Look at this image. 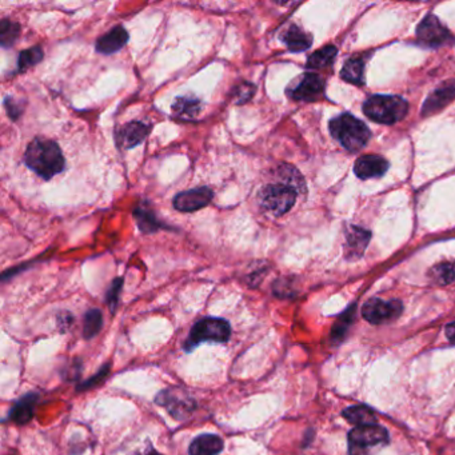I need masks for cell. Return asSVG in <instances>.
Here are the masks:
<instances>
[{"mask_svg": "<svg viewBox=\"0 0 455 455\" xmlns=\"http://www.w3.org/2000/svg\"><path fill=\"white\" fill-rule=\"evenodd\" d=\"M24 163L35 174L48 180L64 170V156L61 147L53 140L36 138L24 153Z\"/></svg>", "mask_w": 455, "mask_h": 455, "instance_id": "cell-1", "label": "cell"}, {"mask_svg": "<svg viewBox=\"0 0 455 455\" xmlns=\"http://www.w3.org/2000/svg\"><path fill=\"white\" fill-rule=\"evenodd\" d=\"M330 133L346 150L355 153L367 145L372 133L362 121L350 114H342L330 122Z\"/></svg>", "mask_w": 455, "mask_h": 455, "instance_id": "cell-2", "label": "cell"}, {"mask_svg": "<svg viewBox=\"0 0 455 455\" xmlns=\"http://www.w3.org/2000/svg\"><path fill=\"white\" fill-rule=\"evenodd\" d=\"M407 111L409 104L399 96L374 95L363 104V113L377 123H397L404 119Z\"/></svg>", "mask_w": 455, "mask_h": 455, "instance_id": "cell-3", "label": "cell"}, {"mask_svg": "<svg viewBox=\"0 0 455 455\" xmlns=\"http://www.w3.org/2000/svg\"><path fill=\"white\" fill-rule=\"evenodd\" d=\"M387 430L379 424L357 426L349 433L350 455H372L377 449L389 445Z\"/></svg>", "mask_w": 455, "mask_h": 455, "instance_id": "cell-4", "label": "cell"}, {"mask_svg": "<svg viewBox=\"0 0 455 455\" xmlns=\"http://www.w3.org/2000/svg\"><path fill=\"white\" fill-rule=\"evenodd\" d=\"M230 335L231 327L228 321L220 318H205L193 327L190 337L185 343V350L191 352L202 342L225 343L230 339Z\"/></svg>", "mask_w": 455, "mask_h": 455, "instance_id": "cell-5", "label": "cell"}, {"mask_svg": "<svg viewBox=\"0 0 455 455\" xmlns=\"http://www.w3.org/2000/svg\"><path fill=\"white\" fill-rule=\"evenodd\" d=\"M298 191L295 188L285 183H274L263 187L259 194V200L262 207L269 211L270 214L280 217L294 206L297 200Z\"/></svg>", "mask_w": 455, "mask_h": 455, "instance_id": "cell-6", "label": "cell"}, {"mask_svg": "<svg viewBox=\"0 0 455 455\" xmlns=\"http://www.w3.org/2000/svg\"><path fill=\"white\" fill-rule=\"evenodd\" d=\"M404 305L399 300H383L372 298L362 307V317L372 324H383L393 322L402 314Z\"/></svg>", "mask_w": 455, "mask_h": 455, "instance_id": "cell-7", "label": "cell"}, {"mask_svg": "<svg viewBox=\"0 0 455 455\" xmlns=\"http://www.w3.org/2000/svg\"><path fill=\"white\" fill-rule=\"evenodd\" d=\"M416 39L426 47L436 48L451 39L450 31L434 15H427L416 29Z\"/></svg>", "mask_w": 455, "mask_h": 455, "instance_id": "cell-8", "label": "cell"}, {"mask_svg": "<svg viewBox=\"0 0 455 455\" xmlns=\"http://www.w3.org/2000/svg\"><path fill=\"white\" fill-rule=\"evenodd\" d=\"M156 404H162L175 419H185L195 409V402L180 389H168L159 394Z\"/></svg>", "mask_w": 455, "mask_h": 455, "instance_id": "cell-9", "label": "cell"}, {"mask_svg": "<svg viewBox=\"0 0 455 455\" xmlns=\"http://www.w3.org/2000/svg\"><path fill=\"white\" fill-rule=\"evenodd\" d=\"M324 91V82L317 73H303L295 86L289 90L290 98L300 102H314L319 99Z\"/></svg>", "mask_w": 455, "mask_h": 455, "instance_id": "cell-10", "label": "cell"}, {"mask_svg": "<svg viewBox=\"0 0 455 455\" xmlns=\"http://www.w3.org/2000/svg\"><path fill=\"white\" fill-rule=\"evenodd\" d=\"M214 198L213 190L208 187H198L194 190H188L179 193L173 203L178 211L182 213H194L203 207H206Z\"/></svg>", "mask_w": 455, "mask_h": 455, "instance_id": "cell-11", "label": "cell"}, {"mask_svg": "<svg viewBox=\"0 0 455 455\" xmlns=\"http://www.w3.org/2000/svg\"><path fill=\"white\" fill-rule=\"evenodd\" d=\"M151 127L143 122H130L122 126L116 133V143L121 148H133L140 145L147 135L150 134Z\"/></svg>", "mask_w": 455, "mask_h": 455, "instance_id": "cell-12", "label": "cell"}, {"mask_svg": "<svg viewBox=\"0 0 455 455\" xmlns=\"http://www.w3.org/2000/svg\"><path fill=\"white\" fill-rule=\"evenodd\" d=\"M389 168V162L379 155H363L355 162V175L361 179H372L384 175Z\"/></svg>", "mask_w": 455, "mask_h": 455, "instance_id": "cell-13", "label": "cell"}, {"mask_svg": "<svg viewBox=\"0 0 455 455\" xmlns=\"http://www.w3.org/2000/svg\"><path fill=\"white\" fill-rule=\"evenodd\" d=\"M128 41V32L122 26H116L113 30L104 34L96 41V51L106 55H111L114 52L122 50Z\"/></svg>", "mask_w": 455, "mask_h": 455, "instance_id": "cell-14", "label": "cell"}, {"mask_svg": "<svg viewBox=\"0 0 455 455\" xmlns=\"http://www.w3.org/2000/svg\"><path fill=\"white\" fill-rule=\"evenodd\" d=\"M39 397L36 394H27L21 398L16 404L11 407L9 419L18 424L30 422L35 414V406L38 404Z\"/></svg>", "mask_w": 455, "mask_h": 455, "instance_id": "cell-15", "label": "cell"}, {"mask_svg": "<svg viewBox=\"0 0 455 455\" xmlns=\"http://www.w3.org/2000/svg\"><path fill=\"white\" fill-rule=\"evenodd\" d=\"M453 98H455V81L442 84L427 98L424 106V115L431 114L436 110L445 107Z\"/></svg>", "mask_w": 455, "mask_h": 455, "instance_id": "cell-16", "label": "cell"}, {"mask_svg": "<svg viewBox=\"0 0 455 455\" xmlns=\"http://www.w3.org/2000/svg\"><path fill=\"white\" fill-rule=\"evenodd\" d=\"M282 41L287 46L290 51L302 52L310 48L312 36L309 32L302 30L298 26L291 24L289 29L283 32Z\"/></svg>", "mask_w": 455, "mask_h": 455, "instance_id": "cell-17", "label": "cell"}, {"mask_svg": "<svg viewBox=\"0 0 455 455\" xmlns=\"http://www.w3.org/2000/svg\"><path fill=\"white\" fill-rule=\"evenodd\" d=\"M223 441L214 434H203L197 436L191 445L190 455H218L223 450Z\"/></svg>", "mask_w": 455, "mask_h": 455, "instance_id": "cell-18", "label": "cell"}, {"mask_svg": "<svg viewBox=\"0 0 455 455\" xmlns=\"http://www.w3.org/2000/svg\"><path fill=\"white\" fill-rule=\"evenodd\" d=\"M370 240V232L361 228H347L346 231V251L350 257H361Z\"/></svg>", "mask_w": 455, "mask_h": 455, "instance_id": "cell-19", "label": "cell"}, {"mask_svg": "<svg viewBox=\"0 0 455 455\" xmlns=\"http://www.w3.org/2000/svg\"><path fill=\"white\" fill-rule=\"evenodd\" d=\"M173 114L178 119H183V121H193L197 118L198 114L202 110V104L200 101L193 96H179L176 98L175 102L171 107Z\"/></svg>", "mask_w": 455, "mask_h": 455, "instance_id": "cell-20", "label": "cell"}, {"mask_svg": "<svg viewBox=\"0 0 455 455\" xmlns=\"http://www.w3.org/2000/svg\"><path fill=\"white\" fill-rule=\"evenodd\" d=\"M134 217L138 223V228L142 232H155L163 228L160 220L156 218L154 211L147 205H139L135 208Z\"/></svg>", "mask_w": 455, "mask_h": 455, "instance_id": "cell-21", "label": "cell"}, {"mask_svg": "<svg viewBox=\"0 0 455 455\" xmlns=\"http://www.w3.org/2000/svg\"><path fill=\"white\" fill-rule=\"evenodd\" d=\"M343 416L352 424L366 426V424H377V416L370 407L358 404L347 407L343 411Z\"/></svg>", "mask_w": 455, "mask_h": 455, "instance_id": "cell-22", "label": "cell"}, {"mask_svg": "<svg viewBox=\"0 0 455 455\" xmlns=\"http://www.w3.org/2000/svg\"><path fill=\"white\" fill-rule=\"evenodd\" d=\"M363 71H364V62H363L362 58L355 56V58H352L344 63L341 71L342 79L346 82L361 86L364 81Z\"/></svg>", "mask_w": 455, "mask_h": 455, "instance_id": "cell-23", "label": "cell"}, {"mask_svg": "<svg viewBox=\"0 0 455 455\" xmlns=\"http://www.w3.org/2000/svg\"><path fill=\"white\" fill-rule=\"evenodd\" d=\"M337 52L338 51H337V48L334 46L323 47L321 50L314 52L312 55L309 56L307 67L311 68V70H319V68L329 67L335 61Z\"/></svg>", "mask_w": 455, "mask_h": 455, "instance_id": "cell-24", "label": "cell"}, {"mask_svg": "<svg viewBox=\"0 0 455 455\" xmlns=\"http://www.w3.org/2000/svg\"><path fill=\"white\" fill-rule=\"evenodd\" d=\"M103 327V315L102 311L98 309H91L87 311L84 315V324H83V337L86 339H91L95 335L99 334V331Z\"/></svg>", "mask_w": 455, "mask_h": 455, "instance_id": "cell-25", "label": "cell"}, {"mask_svg": "<svg viewBox=\"0 0 455 455\" xmlns=\"http://www.w3.org/2000/svg\"><path fill=\"white\" fill-rule=\"evenodd\" d=\"M21 35V26L16 21L3 19L0 21V44L1 47H11Z\"/></svg>", "mask_w": 455, "mask_h": 455, "instance_id": "cell-26", "label": "cell"}, {"mask_svg": "<svg viewBox=\"0 0 455 455\" xmlns=\"http://www.w3.org/2000/svg\"><path fill=\"white\" fill-rule=\"evenodd\" d=\"M430 277L438 285H449L455 280V266L449 262L439 263L431 269Z\"/></svg>", "mask_w": 455, "mask_h": 455, "instance_id": "cell-27", "label": "cell"}, {"mask_svg": "<svg viewBox=\"0 0 455 455\" xmlns=\"http://www.w3.org/2000/svg\"><path fill=\"white\" fill-rule=\"evenodd\" d=\"M44 53L41 51V47L36 46V47H32L29 50H24L21 52L19 58H18V70L23 73L26 70H29L32 66L38 64L43 59Z\"/></svg>", "mask_w": 455, "mask_h": 455, "instance_id": "cell-28", "label": "cell"}, {"mask_svg": "<svg viewBox=\"0 0 455 455\" xmlns=\"http://www.w3.org/2000/svg\"><path fill=\"white\" fill-rule=\"evenodd\" d=\"M280 175L283 180H285V185H289V186L295 188L297 191H300L305 188L303 185V179L302 176L298 174V171L290 165H282L280 170Z\"/></svg>", "mask_w": 455, "mask_h": 455, "instance_id": "cell-29", "label": "cell"}, {"mask_svg": "<svg viewBox=\"0 0 455 455\" xmlns=\"http://www.w3.org/2000/svg\"><path fill=\"white\" fill-rule=\"evenodd\" d=\"M352 319H354V307H352L350 310L346 311L341 318L335 322V324L332 327V332H331L332 339H335V341L342 339L344 337L346 331L349 329V326L352 324Z\"/></svg>", "mask_w": 455, "mask_h": 455, "instance_id": "cell-30", "label": "cell"}, {"mask_svg": "<svg viewBox=\"0 0 455 455\" xmlns=\"http://www.w3.org/2000/svg\"><path fill=\"white\" fill-rule=\"evenodd\" d=\"M255 91H257V87L252 83H240L234 90V101H235V103H246L254 96Z\"/></svg>", "mask_w": 455, "mask_h": 455, "instance_id": "cell-31", "label": "cell"}, {"mask_svg": "<svg viewBox=\"0 0 455 455\" xmlns=\"http://www.w3.org/2000/svg\"><path fill=\"white\" fill-rule=\"evenodd\" d=\"M122 286H123V280L122 278H116L113 282V285L110 286V289L107 290L106 302L110 306L111 312H114L116 306H118V300H119V294L122 291Z\"/></svg>", "mask_w": 455, "mask_h": 455, "instance_id": "cell-32", "label": "cell"}, {"mask_svg": "<svg viewBox=\"0 0 455 455\" xmlns=\"http://www.w3.org/2000/svg\"><path fill=\"white\" fill-rule=\"evenodd\" d=\"M110 372V364H106L103 366L99 372L93 377V378H90L87 382L83 383L82 386L79 387V390H84V389H91V387H95V384H98L99 382H102L104 379V377H106V374H108Z\"/></svg>", "mask_w": 455, "mask_h": 455, "instance_id": "cell-33", "label": "cell"}, {"mask_svg": "<svg viewBox=\"0 0 455 455\" xmlns=\"http://www.w3.org/2000/svg\"><path fill=\"white\" fill-rule=\"evenodd\" d=\"M4 103H6V108H7V113L10 115V118H12V119H18V116H19L21 113V107L15 103L11 98H7Z\"/></svg>", "mask_w": 455, "mask_h": 455, "instance_id": "cell-34", "label": "cell"}, {"mask_svg": "<svg viewBox=\"0 0 455 455\" xmlns=\"http://www.w3.org/2000/svg\"><path fill=\"white\" fill-rule=\"evenodd\" d=\"M445 332L446 337H447V339L450 341V343L455 344V322L449 323V324L446 326Z\"/></svg>", "mask_w": 455, "mask_h": 455, "instance_id": "cell-35", "label": "cell"}, {"mask_svg": "<svg viewBox=\"0 0 455 455\" xmlns=\"http://www.w3.org/2000/svg\"><path fill=\"white\" fill-rule=\"evenodd\" d=\"M145 455H162V454H159V453H156L155 450H153V449H151V450H150L148 453H145Z\"/></svg>", "mask_w": 455, "mask_h": 455, "instance_id": "cell-36", "label": "cell"}]
</instances>
